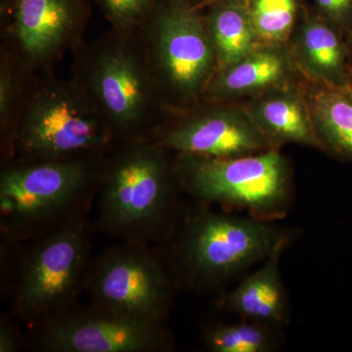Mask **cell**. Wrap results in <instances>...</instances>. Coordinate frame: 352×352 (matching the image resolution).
I'll list each match as a JSON object with an SVG mask.
<instances>
[{
    "label": "cell",
    "mask_w": 352,
    "mask_h": 352,
    "mask_svg": "<svg viewBox=\"0 0 352 352\" xmlns=\"http://www.w3.org/2000/svg\"><path fill=\"white\" fill-rule=\"evenodd\" d=\"M317 14L346 38L352 32V0H314Z\"/></svg>",
    "instance_id": "cell-23"
},
{
    "label": "cell",
    "mask_w": 352,
    "mask_h": 352,
    "mask_svg": "<svg viewBox=\"0 0 352 352\" xmlns=\"http://www.w3.org/2000/svg\"><path fill=\"white\" fill-rule=\"evenodd\" d=\"M175 166L183 191L204 205L276 220L293 203L291 164L279 149L227 159L176 155Z\"/></svg>",
    "instance_id": "cell-7"
},
{
    "label": "cell",
    "mask_w": 352,
    "mask_h": 352,
    "mask_svg": "<svg viewBox=\"0 0 352 352\" xmlns=\"http://www.w3.org/2000/svg\"><path fill=\"white\" fill-rule=\"evenodd\" d=\"M289 241H282L258 270L217 300L224 311L242 319L281 327L289 317V300L280 271L282 254Z\"/></svg>",
    "instance_id": "cell-16"
},
{
    "label": "cell",
    "mask_w": 352,
    "mask_h": 352,
    "mask_svg": "<svg viewBox=\"0 0 352 352\" xmlns=\"http://www.w3.org/2000/svg\"><path fill=\"white\" fill-rule=\"evenodd\" d=\"M91 15L88 0H0V47L32 73L51 71L85 43Z\"/></svg>",
    "instance_id": "cell-10"
},
{
    "label": "cell",
    "mask_w": 352,
    "mask_h": 352,
    "mask_svg": "<svg viewBox=\"0 0 352 352\" xmlns=\"http://www.w3.org/2000/svg\"><path fill=\"white\" fill-rule=\"evenodd\" d=\"M279 328L242 319L208 329L204 344L212 352H270L279 346Z\"/></svg>",
    "instance_id": "cell-20"
},
{
    "label": "cell",
    "mask_w": 352,
    "mask_h": 352,
    "mask_svg": "<svg viewBox=\"0 0 352 352\" xmlns=\"http://www.w3.org/2000/svg\"><path fill=\"white\" fill-rule=\"evenodd\" d=\"M261 44H288L298 22V0H251L248 6Z\"/></svg>",
    "instance_id": "cell-21"
},
{
    "label": "cell",
    "mask_w": 352,
    "mask_h": 352,
    "mask_svg": "<svg viewBox=\"0 0 352 352\" xmlns=\"http://www.w3.org/2000/svg\"><path fill=\"white\" fill-rule=\"evenodd\" d=\"M154 141L175 155L210 159L276 149L242 102H201L176 113Z\"/></svg>",
    "instance_id": "cell-12"
},
{
    "label": "cell",
    "mask_w": 352,
    "mask_h": 352,
    "mask_svg": "<svg viewBox=\"0 0 352 352\" xmlns=\"http://www.w3.org/2000/svg\"><path fill=\"white\" fill-rule=\"evenodd\" d=\"M138 32L171 110L201 104L217 71L203 11L180 0H159Z\"/></svg>",
    "instance_id": "cell-8"
},
{
    "label": "cell",
    "mask_w": 352,
    "mask_h": 352,
    "mask_svg": "<svg viewBox=\"0 0 352 352\" xmlns=\"http://www.w3.org/2000/svg\"><path fill=\"white\" fill-rule=\"evenodd\" d=\"M204 10L217 69L235 63L261 45L248 7L215 4Z\"/></svg>",
    "instance_id": "cell-18"
},
{
    "label": "cell",
    "mask_w": 352,
    "mask_h": 352,
    "mask_svg": "<svg viewBox=\"0 0 352 352\" xmlns=\"http://www.w3.org/2000/svg\"><path fill=\"white\" fill-rule=\"evenodd\" d=\"M30 333L32 347L43 352H164L175 347L166 322L131 318L90 303Z\"/></svg>",
    "instance_id": "cell-11"
},
{
    "label": "cell",
    "mask_w": 352,
    "mask_h": 352,
    "mask_svg": "<svg viewBox=\"0 0 352 352\" xmlns=\"http://www.w3.org/2000/svg\"><path fill=\"white\" fill-rule=\"evenodd\" d=\"M250 1H251V0H201L194 8L197 9V10H204V9L207 8V7L215 6V4L248 7Z\"/></svg>",
    "instance_id": "cell-25"
},
{
    "label": "cell",
    "mask_w": 352,
    "mask_h": 352,
    "mask_svg": "<svg viewBox=\"0 0 352 352\" xmlns=\"http://www.w3.org/2000/svg\"><path fill=\"white\" fill-rule=\"evenodd\" d=\"M38 74L25 69L6 48L0 47V163H10L21 113Z\"/></svg>",
    "instance_id": "cell-19"
},
{
    "label": "cell",
    "mask_w": 352,
    "mask_h": 352,
    "mask_svg": "<svg viewBox=\"0 0 352 352\" xmlns=\"http://www.w3.org/2000/svg\"><path fill=\"white\" fill-rule=\"evenodd\" d=\"M116 144L94 104L71 78L39 73L21 113L13 161H47L107 152Z\"/></svg>",
    "instance_id": "cell-6"
},
{
    "label": "cell",
    "mask_w": 352,
    "mask_h": 352,
    "mask_svg": "<svg viewBox=\"0 0 352 352\" xmlns=\"http://www.w3.org/2000/svg\"><path fill=\"white\" fill-rule=\"evenodd\" d=\"M298 74L310 82L351 87L352 57L347 38L318 14L298 20L289 41Z\"/></svg>",
    "instance_id": "cell-14"
},
{
    "label": "cell",
    "mask_w": 352,
    "mask_h": 352,
    "mask_svg": "<svg viewBox=\"0 0 352 352\" xmlns=\"http://www.w3.org/2000/svg\"><path fill=\"white\" fill-rule=\"evenodd\" d=\"M291 239L274 220L217 212L198 207L180 214L163 247L182 286L210 292L264 261L282 241Z\"/></svg>",
    "instance_id": "cell-4"
},
{
    "label": "cell",
    "mask_w": 352,
    "mask_h": 352,
    "mask_svg": "<svg viewBox=\"0 0 352 352\" xmlns=\"http://www.w3.org/2000/svg\"><path fill=\"white\" fill-rule=\"evenodd\" d=\"M180 286L163 245L118 242L92 258L85 293L106 311L166 322Z\"/></svg>",
    "instance_id": "cell-9"
},
{
    "label": "cell",
    "mask_w": 352,
    "mask_h": 352,
    "mask_svg": "<svg viewBox=\"0 0 352 352\" xmlns=\"http://www.w3.org/2000/svg\"><path fill=\"white\" fill-rule=\"evenodd\" d=\"M9 314L0 317V352H16L25 346L27 340Z\"/></svg>",
    "instance_id": "cell-24"
},
{
    "label": "cell",
    "mask_w": 352,
    "mask_h": 352,
    "mask_svg": "<svg viewBox=\"0 0 352 352\" xmlns=\"http://www.w3.org/2000/svg\"><path fill=\"white\" fill-rule=\"evenodd\" d=\"M351 87L352 88V63H351Z\"/></svg>",
    "instance_id": "cell-28"
},
{
    "label": "cell",
    "mask_w": 352,
    "mask_h": 352,
    "mask_svg": "<svg viewBox=\"0 0 352 352\" xmlns=\"http://www.w3.org/2000/svg\"><path fill=\"white\" fill-rule=\"evenodd\" d=\"M300 76L289 44H261L235 63L217 69L203 102H245Z\"/></svg>",
    "instance_id": "cell-13"
},
{
    "label": "cell",
    "mask_w": 352,
    "mask_h": 352,
    "mask_svg": "<svg viewBox=\"0 0 352 352\" xmlns=\"http://www.w3.org/2000/svg\"><path fill=\"white\" fill-rule=\"evenodd\" d=\"M252 119L276 149L286 144L321 150L308 107L302 76L242 102Z\"/></svg>",
    "instance_id": "cell-15"
},
{
    "label": "cell",
    "mask_w": 352,
    "mask_h": 352,
    "mask_svg": "<svg viewBox=\"0 0 352 352\" xmlns=\"http://www.w3.org/2000/svg\"><path fill=\"white\" fill-rule=\"evenodd\" d=\"M94 231L88 215L25 243L7 295L14 319L36 328L80 305Z\"/></svg>",
    "instance_id": "cell-5"
},
{
    "label": "cell",
    "mask_w": 352,
    "mask_h": 352,
    "mask_svg": "<svg viewBox=\"0 0 352 352\" xmlns=\"http://www.w3.org/2000/svg\"><path fill=\"white\" fill-rule=\"evenodd\" d=\"M347 43H349V50H351V57H352V32L351 36L347 38Z\"/></svg>",
    "instance_id": "cell-27"
},
{
    "label": "cell",
    "mask_w": 352,
    "mask_h": 352,
    "mask_svg": "<svg viewBox=\"0 0 352 352\" xmlns=\"http://www.w3.org/2000/svg\"><path fill=\"white\" fill-rule=\"evenodd\" d=\"M180 1L185 2V3L190 4V6L195 7L199 2L201 1V0H180Z\"/></svg>",
    "instance_id": "cell-26"
},
{
    "label": "cell",
    "mask_w": 352,
    "mask_h": 352,
    "mask_svg": "<svg viewBox=\"0 0 352 352\" xmlns=\"http://www.w3.org/2000/svg\"><path fill=\"white\" fill-rule=\"evenodd\" d=\"M175 159L154 140L116 143L104 157L96 230L118 242L164 245L182 214Z\"/></svg>",
    "instance_id": "cell-2"
},
{
    "label": "cell",
    "mask_w": 352,
    "mask_h": 352,
    "mask_svg": "<svg viewBox=\"0 0 352 352\" xmlns=\"http://www.w3.org/2000/svg\"><path fill=\"white\" fill-rule=\"evenodd\" d=\"M107 152L1 166L0 237L29 243L88 217Z\"/></svg>",
    "instance_id": "cell-3"
},
{
    "label": "cell",
    "mask_w": 352,
    "mask_h": 352,
    "mask_svg": "<svg viewBox=\"0 0 352 352\" xmlns=\"http://www.w3.org/2000/svg\"><path fill=\"white\" fill-rule=\"evenodd\" d=\"M72 55L69 78L94 104L116 143L155 140L176 115L138 31L110 28Z\"/></svg>",
    "instance_id": "cell-1"
},
{
    "label": "cell",
    "mask_w": 352,
    "mask_h": 352,
    "mask_svg": "<svg viewBox=\"0 0 352 352\" xmlns=\"http://www.w3.org/2000/svg\"><path fill=\"white\" fill-rule=\"evenodd\" d=\"M111 28L138 31L154 12L159 0H95Z\"/></svg>",
    "instance_id": "cell-22"
},
{
    "label": "cell",
    "mask_w": 352,
    "mask_h": 352,
    "mask_svg": "<svg viewBox=\"0 0 352 352\" xmlns=\"http://www.w3.org/2000/svg\"><path fill=\"white\" fill-rule=\"evenodd\" d=\"M302 80L320 151L352 162V88Z\"/></svg>",
    "instance_id": "cell-17"
}]
</instances>
